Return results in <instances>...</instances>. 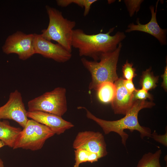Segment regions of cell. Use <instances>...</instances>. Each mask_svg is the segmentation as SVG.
<instances>
[{"mask_svg": "<svg viewBox=\"0 0 167 167\" xmlns=\"http://www.w3.org/2000/svg\"><path fill=\"white\" fill-rule=\"evenodd\" d=\"M65 88L58 87L29 101L28 111H42L62 117L67 110Z\"/></svg>", "mask_w": 167, "mask_h": 167, "instance_id": "cell-5", "label": "cell"}, {"mask_svg": "<svg viewBox=\"0 0 167 167\" xmlns=\"http://www.w3.org/2000/svg\"><path fill=\"white\" fill-rule=\"evenodd\" d=\"M4 146L5 145L3 143L2 141L0 140V148Z\"/></svg>", "mask_w": 167, "mask_h": 167, "instance_id": "cell-27", "label": "cell"}, {"mask_svg": "<svg viewBox=\"0 0 167 167\" xmlns=\"http://www.w3.org/2000/svg\"><path fill=\"white\" fill-rule=\"evenodd\" d=\"M163 79V82L162 83L161 86L166 91L167 89V65L164 69V74L161 75Z\"/></svg>", "mask_w": 167, "mask_h": 167, "instance_id": "cell-25", "label": "cell"}, {"mask_svg": "<svg viewBox=\"0 0 167 167\" xmlns=\"http://www.w3.org/2000/svg\"><path fill=\"white\" fill-rule=\"evenodd\" d=\"M45 8L49 23L47 28L41 31V35L47 40L57 42L71 53L73 31L76 25L75 21L64 18L62 12L54 8L46 5Z\"/></svg>", "mask_w": 167, "mask_h": 167, "instance_id": "cell-4", "label": "cell"}, {"mask_svg": "<svg viewBox=\"0 0 167 167\" xmlns=\"http://www.w3.org/2000/svg\"><path fill=\"white\" fill-rule=\"evenodd\" d=\"M27 115L28 118L48 126L58 135L74 126L71 122L64 119L62 117L49 113L27 111Z\"/></svg>", "mask_w": 167, "mask_h": 167, "instance_id": "cell-11", "label": "cell"}, {"mask_svg": "<svg viewBox=\"0 0 167 167\" xmlns=\"http://www.w3.org/2000/svg\"><path fill=\"white\" fill-rule=\"evenodd\" d=\"M133 99L134 101H146L147 99H153L152 96L148 91L143 88L136 89L133 93Z\"/></svg>", "mask_w": 167, "mask_h": 167, "instance_id": "cell-22", "label": "cell"}, {"mask_svg": "<svg viewBox=\"0 0 167 167\" xmlns=\"http://www.w3.org/2000/svg\"><path fill=\"white\" fill-rule=\"evenodd\" d=\"M13 149L40 150L46 141L55 134L48 126L32 119H28Z\"/></svg>", "mask_w": 167, "mask_h": 167, "instance_id": "cell-6", "label": "cell"}, {"mask_svg": "<svg viewBox=\"0 0 167 167\" xmlns=\"http://www.w3.org/2000/svg\"><path fill=\"white\" fill-rule=\"evenodd\" d=\"M27 112L21 94L16 90L10 93L6 103L0 107V120H13L24 128L28 120Z\"/></svg>", "mask_w": 167, "mask_h": 167, "instance_id": "cell-8", "label": "cell"}, {"mask_svg": "<svg viewBox=\"0 0 167 167\" xmlns=\"http://www.w3.org/2000/svg\"><path fill=\"white\" fill-rule=\"evenodd\" d=\"M143 0H126L124 1L129 12V15L132 17L135 12L139 10L140 5Z\"/></svg>", "mask_w": 167, "mask_h": 167, "instance_id": "cell-21", "label": "cell"}, {"mask_svg": "<svg viewBox=\"0 0 167 167\" xmlns=\"http://www.w3.org/2000/svg\"><path fill=\"white\" fill-rule=\"evenodd\" d=\"M150 137L153 138L156 141L165 147L167 146V131L164 135H158L156 131L151 133Z\"/></svg>", "mask_w": 167, "mask_h": 167, "instance_id": "cell-23", "label": "cell"}, {"mask_svg": "<svg viewBox=\"0 0 167 167\" xmlns=\"http://www.w3.org/2000/svg\"><path fill=\"white\" fill-rule=\"evenodd\" d=\"M22 131L20 128L11 126L8 121L0 120V140L5 146L13 148Z\"/></svg>", "mask_w": 167, "mask_h": 167, "instance_id": "cell-14", "label": "cell"}, {"mask_svg": "<svg viewBox=\"0 0 167 167\" xmlns=\"http://www.w3.org/2000/svg\"><path fill=\"white\" fill-rule=\"evenodd\" d=\"M151 69L150 67L143 72L139 83L142 88L148 92L157 86L159 79V76H155Z\"/></svg>", "mask_w": 167, "mask_h": 167, "instance_id": "cell-18", "label": "cell"}, {"mask_svg": "<svg viewBox=\"0 0 167 167\" xmlns=\"http://www.w3.org/2000/svg\"><path fill=\"white\" fill-rule=\"evenodd\" d=\"M122 46L120 43L114 51L102 54L99 62L89 60L85 58L81 59L83 66L91 75V80L88 86L89 90H96L102 84L106 82L114 83L118 79L117 64Z\"/></svg>", "mask_w": 167, "mask_h": 167, "instance_id": "cell-3", "label": "cell"}, {"mask_svg": "<svg viewBox=\"0 0 167 167\" xmlns=\"http://www.w3.org/2000/svg\"><path fill=\"white\" fill-rule=\"evenodd\" d=\"M97 0H57V5L62 7H66L72 4H75L82 8L84 7V16L88 15L90 11L92 4Z\"/></svg>", "mask_w": 167, "mask_h": 167, "instance_id": "cell-19", "label": "cell"}, {"mask_svg": "<svg viewBox=\"0 0 167 167\" xmlns=\"http://www.w3.org/2000/svg\"><path fill=\"white\" fill-rule=\"evenodd\" d=\"M161 153V149L154 153H145L139 161L137 167H161L160 162Z\"/></svg>", "mask_w": 167, "mask_h": 167, "instance_id": "cell-17", "label": "cell"}, {"mask_svg": "<svg viewBox=\"0 0 167 167\" xmlns=\"http://www.w3.org/2000/svg\"><path fill=\"white\" fill-rule=\"evenodd\" d=\"M158 1L156 2L155 11L154 7L151 6L150 9L151 13V18L149 22L146 24H142L139 22V19L136 21L137 24L132 23L128 26L125 32H129L133 31H139L149 34L156 38L162 45L166 43V29H162L158 25L156 18L157 7Z\"/></svg>", "mask_w": 167, "mask_h": 167, "instance_id": "cell-12", "label": "cell"}, {"mask_svg": "<svg viewBox=\"0 0 167 167\" xmlns=\"http://www.w3.org/2000/svg\"><path fill=\"white\" fill-rule=\"evenodd\" d=\"M74 152L75 162L74 167H79L80 165L83 162H95L101 158L97 154L84 149H76Z\"/></svg>", "mask_w": 167, "mask_h": 167, "instance_id": "cell-16", "label": "cell"}, {"mask_svg": "<svg viewBox=\"0 0 167 167\" xmlns=\"http://www.w3.org/2000/svg\"><path fill=\"white\" fill-rule=\"evenodd\" d=\"M165 167H167V166H166Z\"/></svg>", "mask_w": 167, "mask_h": 167, "instance_id": "cell-28", "label": "cell"}, {"mask_svg": "<svg viewBox=\"0 0 167 167\" xmlns=\"http://www.w3.org/2000/svg\"><path fill=\"white\" fill-rule=\"evenodd\" d=\"M114 29L111 28L105 33L91 35L86 34L81 29H74L72 47L78 49L79 56L89 57L97 61L102 54L115 50L126 37L124 33L119 31L110 35Z\"/></svg>", "mask_w": 167, "mask_h": 167, "instance_id": "cell-1", "label": "cell"}, {"mask_svg": "<svg viewBox=\"0 0 167 167\" xmlns=\"http://www.w3.org/2000/svg\"><path fill=\"white\" fill-rule=\"evenodd\" d=\"M99 100L103 103H111L116 93V87L113 83L106 82L101 84L96 90Z\"/></svg>", "mask_w": 167, "mask_h": 167, "instance_id": "cell-15", "label": "cell"}, {"mask_svg": "<svg viewBox=\"0 0 167 167\" xmlns=\"http://www.w3.org/2000/svg\"><path fill=\"white\" fill-rule=\"evenodd\" d=\"M34 33L26 34L17 31L9 36L2 47L5 54H17L19 59L25 60L35 54L33 41Z\"/></svg>", "mask_w": 167, "mask_h": 167, "instance_id": "cell-7", "label": "cell"}, {"mask_svg": "<svg viewBox=\"0 0 167 167\" xmlns=\"http://www.w3.org/2000/svg\"><path fill=\"white\" fill-rule=\"evenodd\" d=\"M155 105L152 101L137 100L135 101L132 107L123 118L115 121H107L99 118L93 114L84 107H80L86 111L88 118L92 120L102 128L105 134L113 132L121 137L122 143L126 146L129 135L124 131L129 130L131 132L135 130L139 132L140 137L143 139L145 137H150L151 129L148 127L141 126L138 120L139 111L144 108H151Z\"/></svg>", "mask_w": 167, "mask_h": 167, "instance_id": "cell-2", "label": "cell"}, {"mask_svg": "<svg viewBox=\"0 0 167 167\" xmlns=\"http://www.w3.org/2000/svg\"><path fill=\"white\" fill-rule=\"evenodd\" d=\"M0 167H4V163L2 159L0 158Z\"/></svg>", "mask_w": 167, "mask_h": 167, "instance_id": "cell-26", "label": "cell"}, {"mask_svg": "<svg viewBox=\"0 0 167 167\" xmlns=\"http://www.w3.org/2000/svg\"><path fill=\"white\" fill-rule=\"evenodd\" d=\"M73 147L75 149L82 148L96 153L101 158L108 153L104 137L99 132L85 131L79 132L73 141Z\"/></svg>", "mask_w": 167, "mask_h": 167, "instance_id": "cell-9", "label": "cell"}, {"mask_svg": "<svg viewBox=\"0 0 167 167\" xmlns=\"http://www.w3.org/2000/svg\"><path fill=\"white\" fill-rule=\"evenodd\" d=\"M133 64L128 62L127 60L126 62L122 66V71L124 79L132 80L136 75L135 68L132 67Z\"/></svg>", "mask_w": 167, "mask_h": 167, "instance_id": "cell-20", "label": "cell"}, {"mask_svg": "<svg viewBox=\"0 0 167 167\" xmlns=\"http://www.w3.org/2000/svg\"><path fill=\"white\" fill-rule=\"evenodd\" d=\"M123 78H118L114 83L116 87L114 97L111 102L112 108L115 114L126 115L135 102L132 94L129 92L123 84Z\"/></svg>", "mask_w": 167, "mask_h": 167, "instance_id": "cell-13", "label": "cell"}, {"mask_svg": "<svg viewBox=\"0 0 167 167\" xmlns=\"http://www.w3.org/2000/svg\"><path fill=\"white\" fill-rule=\"evenodd\" d=\"M123 83L124 87L130 93L132 94L136 90L132 80H126L123 79Z\"/></svg>", "mask_w": 167, "mask_h": 167, "instance_id": "cell-24", "label": "cell"}, {"mask_svg": "<svg viewBox=\"0 0 167 167\" xmlns=\"http://www.w3.org/2000/svg\"><path fill=\"white\" fill-rule=\"evenodd\" d=\"M33 45L35 54H41L58 62H66L72 57L71 53L59 44H54L44 39L40 34L34 33Z\"/></svg>", "mask_w": 167, "mask_h": 167, "instance_id": "cell-10", "label": "cell"}]
</instances>
